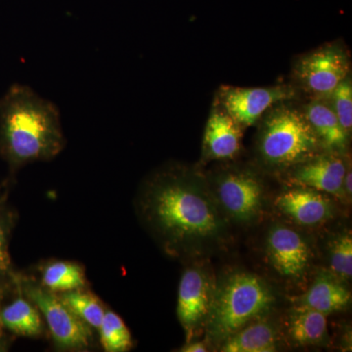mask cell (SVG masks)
<instances>
[{"mask_svg": "<svg viewBox=\"0 0 352 352\" xmlns=\"http://www.w3.org/2000/svg\"><path fill=\"white\" fill-rule=\"evenodd\" d=\"M288 331L292 340L300 346L321 344L327 336V318L314 308L300 305L289 314Z\"/></svg>", "mask_w": 352, "mask_h": 352, "instance_id": "d6986e66", "label": "cell"}, {"mask_svg": "<svg viewBox=\"0 0 352 352\" xmlns=\"http://www.w3.org/2000/svg\"><path fill=\"white\" fill-rule=\"evenodd\" d=\"M266 252L273 267L285 277L302 276L310 258L309 249L302 236L285 226L271 229Z\"/></svg>", "mask_w": 352, "mask_h": 352, "instance_id": "8fae6325", "label": "cell"}, {"mask_svg": "<svg viewBox=\"0 0 352 352\" xmlns=\"http://www.w3.org/2000/svg\"><path fill=\"white\" fill-rule=\"evenodd\" d=\"M305 118L320 141L321 146L331 153L344 151L349 143V135L340 126L332 106L325 98H316L303 110Z\"/></svg>", "mask_w": 352, "mask_h": 352, "instance_id": "9a60e30c", "label": "cell"}, {"mask_svg": "<svg viewBox=\"0 0 352 352\" xmlns=\"http://www.w3.org/2000/svg\"><path fill=\"white\" fill-rule=\"evenodd\" d=\"M212 281L203 270L189 268L183 273L178 289L177 317L187 342L205 325L214 298Z\"/></svg>", "mask_w": 352, "mask_h": 352, "instance_id": "ba28073f", "label": "cell"}, {"mask_svg": "<svg viewBox=\"0 0 352 352\" xmlns=\"http://www.w3.org/2000/svg\"><path fill=\"white\" fill-rule=\"evenodd\" d=\"M13 284H6L0 282V305L6 302L8 294L12 293Z\"/></svg>", "mask_w": 352, "mask_h": 352, "instance_id": "484cf974", "label": "cell"}, {"mask_svg": "<svg viewBox=\"0 0 352 352\" xmlns=\"http://www.w3.org/2000/svg\"><path fill=\"white\" fill-rule=\"evenodd\" d=\"M65 145L56 106L25 85L9 88L0 99V156L10 175L25 164L54 159Z\"/></svg>", "mask_w": 352, "mask_h": 352, "instance_id": "7a4b0ae2", "label": "cell"}, {"mask_svg": "<svg viewBox=\"0 0 352 352\" xmlns=\"http://www.w3.org/2000/svg\"><path fill=\"white\" fill-rule=\"evenodd\" d=\"M136 210L159 245L175 256L210 244L223 231L212 197L195 173L170 166L143 184Z\"/></svg>", "mask_w": 352, "mask_h": 352, "instance_id": "6da1fadb", "label": "cell"}, {"mask_svg": "<svg viewBox=\"0 0 352 352\" xmlns=\"http://www.w3.org/2000/svg\"><path fill=\"white\" fill-rule=\"evenodd\" d=\"M274 302L270 287L258 275H229L214 289L207 322L210 339L224 342L248 324L265 314Z\"/></svg>", "mask_w": 352, "mask_h": 352, "instance_id": "3957f363", "label": "cell"}, {"mask_svg": "<svg viewBox=\"0 0 352 352\" xmlns=\"http://www.w3.org/2000/svg\"><path fill=\"white\" fill-rule=\"evenodd\" d=\"M7 192L0 197V282L12 284V277L15 270L11 259V236L17 224L18 214L8 204Z\"/></svg>", "mask_w": 352, "mask_h": 352, "instance_id": "44dd1931", "label": "cell"}, {"mask_svg": "<svg viewBox=\"0 0 352 352\" xmlns=\"http://www.w3.org/2000/svg\"><path fill=\"white\" fill-rule=\"evenodd\" d=\"M351 176V170L349 168V170H346V175H344V190L349 195H351L352 193Z\"/></svg>", "mask_w": 352, "mask_h": 352, "instance_id": "4316f807", "label": "cell"}, {"mask_svg": "<svg viewBox=\"0 0 352 352\" xmlns=\"http://www.w3.org/2000/svg\"><path fill=\"white\" fill-rule=\"evenodd\" d=\"M242 126L221 107L210 113L204 136V149L212 160L232 159L240 151Z\"/></svg>", "mask_w": 352, "mask_h": 352, "instance_id": "5bb4252c", "label": "cell"}, {"mask_svg": "<svg viewBox=\"0 0 352 352\" xmlns=\"http://www.w3.org/2000/svg\"><path fill=\"white\" fill-rule=\"evenodd\" d=\"M97 331L105 351L126 352L133 346L131 333L122 317L108 308Z\"/></svg>", "mask_w": 352, "mask_h": 352, "instance_id": "7402d4cb", "label": "cell"}, {"mask_svg": "<svg viewBox=\"0 0 352 352\" xmlns=\"http://www.w3.org/2000/svg\"><path fill=\"white\" fill-rule=\"evenodd\" d=\"M12 284L39 310L55 347L64 351H87L94 346V329L80 320L56 293L38 279L15 271Z\"/></svg>", "mask_w": 352, "mask_h": 352, "instance_id": "5b68a950", "label": "cell"}, {"mask_svg": "<svg viewBox=\"0 0 352 352\" xmlns=\"http://www.w3.org/2000/svg\"><path fill=\"white\" fill-rule=\"evenodd\" d=\"M289 179L296 186L307 187L319 192L342 196L346 166L338 155H317L293 166Z\"/></svg>", "mask_w": 352, "mask_h": 352, "instance_id": "30bf717a", "label": "cell"}, {"mask_svg": "<svg viewBox=\"0 0 352 352\" xmlns=\"http://www.w3.org/2000/svg\"><path fill=\"white\" fill-rule=\"evenodd\" d=\"M14 298L0 305V347L7 337L41 338L46 327L38 307L13 286Z\"/></svg>", "mask_w": 352, "mask_h": 352, "instance_id": "7c38bea8", "label": "cell"}, {"mask_svg": "<svg viewBox=\"0 0 352 352\" xmlns=\"http://www.w3.org/2000/svg\"><path fill=\"white\" fill-rule=\"evenodd\" d=\"M349 57L344 48L329 44L303 55L296 65L298 82L317 98H328L349 73Z\"/></svg>", "mask_w": 352, "mask_h": 352, "instance_id": "8992f818", "label": "cell"}, {"mask_svg": "<svg viewBox=\"0 0 352 352\" xmlns=\"http://www.w3.org/2000/svg\"><path fill=\"white\" fill-rule=\"evenodd\" d=\"M295 97L289 85L267 87H222L220 107L242 127L254 126L271 108Z\"/></svg>", "mask_w": 352, "mask_h": 352, "instance_id": "52a82bcc", "label": "cell"}, {"mask_svg": "<svg viewBox=\"0 0 352 352\" xmlns=\"http://www.w3.org/2000/svg\"><path fill=\"white\" fill-rule=\"evenodd\" d=\"M220 351L223 352H272L277 351L274 329L264 321L252 322L227 338Z\"/></svg>", "mask_w": 352, "mask_h": 352, "instance_id": "ac0fdd59", "label": "cell"}, {"mask_svg": "<svg viewBox=\"0 0 352 352\" xmlns=\"http://www.w3.org/2000/svg\"><path fill=\"white\" fill-rule=\"evenodd\" d=\"M217 198L224 210L238 221L258 217L263 200V187L258 178L247 171H230L217 182Z\"/></svg>", "mask_w": 352, "mask_h": 352, "instance_id": "9c48e42d", "label": "cell"}, {"mask_svg": "<svg viewBox=\"0 0 352 352\" xmlns=\"http://www.w3.org/2000/svg\"><path fill=\"white\" fill-rule=\"evenodd\" d=\"M331 268L337 276L351 279L352 275V238L351 234L340 236L331 248Z\"/></svg>", "mask_w": 352, "mask_h": 352, "instance_id": "cb8c5ba5", "label": "cell"}, {"mask_svg": "<svg viewBox=\"0 0 352 352\" xmlns=\"http://www.w3.org/2000/svg\"><path fill=\"white\" fill-rule=\"evenodd\" d=\"M265 113L258 151L266 164L274 168H293L318 155L320 141L303 112L283 102Z\"/></svg>", "mask_w": 352, "mask_h": 352, "instance_id": "277c9868", "label": "cell"}, {"mask_svg": "<svg viewBox=\"0 0 352 352\" xmlns=\"http://www.w3.org/2000/svg\"><path fill=\"white\" fill-rule=\"evenodd\" d=\"M351 292L337 280L321 275L302 298V305L327 315L340 311L351 302Z\"/></svg>", "mask_w": 352, "mask_h": 352, "instance_id": "e0dca14e", "label": "cell"}, {"mask_svg": "<svg viewBox=\"0 0 352 352\" xmlns=\"http://www.w3.org/2000/svg\"><path fill=\"white\" fill-rule=\"evenodd\" d=\"M58 295L80 320L94 331L99 328L107 308L87 287L63 292Z\"/></svg>", "mask_w": 352, "mask_h": 352, "instance_id": "ffe728a7", "label": "cell"}, {"mask_svg": "<svg viewBox=\"0 0 352 352\" xmlns=\"http://www.w3.org/2000/svg\"><path fill=\"white\" fill-rule=\"evenodd\" d=\"M208 351V347L204 342H188L186 346L182 347L180 351L184 352H206Z\"/></svg>", "mask_w": 352, "mask_h": 352, "instance_id": "d4e9b609", "label": "cell"}, {"mask_svg": "<svg viewBox=\"0 0 352 352\" xmlns=\"http://www.w3.org/2000/svg\"><path fill=\"white\" fill-rule=\"evenodd\" d=\"M283 214L302 226H316L332 217V206L320 192L298 186L287 190L277 198Z\"/></svg>", "mask_w": 352, "mask_h": 352, "instance_id": "4fadbf2b", "label": "cell"}, {"mask_svg": "<svg viewBox=\"0 0 352 352\" xmlns=\"http://www.w3.org/2000/svg\"><path fill=\"white\" fill-rule=\"evenodd\" d=\"M329 103L332 106L333 112L339 120L342 129L351 133L352 129V83L351 78L347 76L346 80L333 89L328 97Z\"/></svg>", "mask_w": 352, "mask_h": 352, "instance_id": "603a6c76", "label": "cell"}, {"mask_svg": "<svg viewBox=\"0 0 352 352\" xmlns=\"http://www.w3.org/2000/svg\"><path fill=\"white\" fill-rule=\"evenodd\" d=\"M38 271V281L53 293L60 294L87 287L85 267L76 261H50L39 266Z\"/></svg>", "mask_w": 352, "mask_h": 352, "instance_id": "2e32d148", "label": "cell"}]
</instances>
